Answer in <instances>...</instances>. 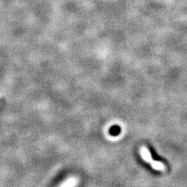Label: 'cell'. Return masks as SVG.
I'll list each match as a JSON object with an SVG mask.
<instances>
[{
    "instance_id": "1",
    "label": "cell",
    "mask_w": 187,
    "mask_h": 187,
    "mask_svg": "<svg viewBox=\"0 0 187 187\" xmlns=\"http://www.w3.org/2000/svg\"><path fill=\"white\" fill-rule=\"evenodd\" d=\"M140 152H141V155H142L143 158H144V160H146L147 161H148V162L152 161L151 154H150V153L149 152V150H147L146 147H141Z\"/></svg>"
},
{
    "instance_id": "3",
    "label": "cell",
    "mask_w": 187,
    "mask_h": 187,
    "mask_svg": "<svg viewBox=\"0 0 187 187\" xmlns=\"http://www.w3.org/2000/svg\"><path fill=\"white\" fill-rule=\"evenodd\" d=\"M151 165L152 167L154 168V169H157V170H164L165 169V166L162 163L158 161H151Z\"/></svg>"
},
{
    "instance_id": "2",
    "label": "cell",
    "mask_w": 187,
    "mask_h": 187,
    "mask_svg": "<svg viewBox=\"0 0 187 187\" xmlns=\"http://www.w3.org/2000/svg\"><path fill=\"white\" fill-rule=\"evenodd\" d=\"M121 133V128L119 126V125H113L109 129V133L111 134L113 137H116L119 134H120Z\"/></svg>"
}]
</instances>
